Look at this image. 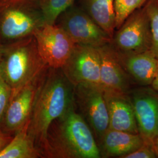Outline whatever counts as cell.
I'll use <instances>...</instances> for the list:
<instances>
[{
    "label": "cell",
    "mask_w": 158,
    "mask_h": 158,
    "mask_svg": "<svg viewBox=\"0 0 158 158\" xmlns=\"http://www.w3.org/2000/svg\"><path fill=\"white\" fill-rule=\"evenodd\" d=\"M74 93L61 69H47L28 119V132L40 151L51 124L74 105Z\"/></svg>",
    "instance_id": "1"
},
{
    "label": "cell",
    "mask_w": 158,
    "mask_h": 158,
    "mask_svg": "<svg viewBox=\"0 0 158 158\" xmlns=\"http://www.w3.org/2000/svg\"><path fill=\"white\" fill-rule=\"evenodd\" d=\"M40 152L42 158H101L90 127L75 104L51 124Z\"/></svg>",
    "instance_id": "2"
},
{
    "label": "cell",
    "mask_w": 158,
    "mask_h": 158,
    "mask_svg": "<svg viewBox=\"0 0 158 158\" xmlns=\"http://www.w3.org/2000/svg\"><path fill=\"white\" fill-rule=\"evenodd\" d=\"M42 60L34 35L3 46L0 71L14 96L48 68Z\"/></svg>",
    "instance_id": "3"
},
{
    "label": "cell",
    "mask_w": 158,
    "mask_h": 158,
    "mask_svg": "<svg viewBox=\"0 0 158 158\" xmlns=\"http://www.w3.org/2000/svg\"><path fill=\"white\" fill-rule=\"evenodd\" d=\"M44 23L39 0L0 3V44L4 46L31 36Z\"/></svg>",
    "instance_id": "4"
},
{
    "label": "cell",
    "mask_w": 158,
    "mask_h": 158,
    "mask_svg": "<svg viewBox=\"0 0 158 158\" xmlns=\"http://www.w3.org/2000/svg\"><path fill=\"white\" fill-rule=\"evenodd\" d=\"M74 99L77 111L90 127L98 145L109 126L104 89L101 85L80 84L74 86Z\"/></svg>",
    "instance_id": "5"
},
{
    "label": "cell",
    "mask_w": 158,
    "mask_h": 158,
    "mask_svg": "<svg viewBox=\"0 0 158 158\" xmlns=\"http://www.w3.org/2000/svg\"><path fill=\"white\" fill-rule=\"evenodd\" d=\"M111 44L116 51L123 55L151 51V23L144 6L130 14L115 31Z\"/></svg>",
    "instance_id": "6"
},
{
    "label": "cell",
    "mask_w": 158,
    "mask_h": 158,
    "mask_svg": "<svg viewBox=\"0 0 158 158\" xmlns=\"http://www.w3.org/2000/svg\"><path fill=\"white\" fill-rule=\"evenodd\" d=\"M75 44L99 48L111 42L112 38L81 8L72 6L55 23Z\"/></svg>",
    "instance_id": "7"
},
{
    "label": "cell",
    "mask_w": 158,
    "mask_h": 158,
    "mask_svg": "<svg viewBox=\"0 0 158 158\" xmlns=\"http://www.w3.org/2000/svg\"><path fill=\"white\" fill-rule=\"evenodd\" d=\"M37 48L46 65L61 69L72 54L75 44L56 23H44L34 32Z\"/></svg>",
    "instance_id": "8"
},
{
    "label": "cell",
    "mask_w": 158,
    "mask_h": 158,
    "mask_svg": "<svg viewBox=\"0 0 158 158\" xmlns=\"http://www.w3.org/2000/svg\"><path fill=\"white\" fill-rule=\"evenodd\" d=\"M61 69L74 86L82 83L100 85V60L98 48L75 44L72 54Z\"/></svg>",
    "instance_id": "9"
},
{
    "label": "cell",
    "mask_w": 158,
    "mask_h": 158,
    "mask_svg": "<svg viewBox=\"0 0 158 158\" xmlns=\"http://www.w3.org/2000/svg\"><path fill=\"white\" fill-rule=\"evenodd\" d=\"M127 95L131 102L139 133L145 141L153 144L158 133V92L142 86L131 89Z\"/></svg>",
    "instance_id": "10"
},
{
    "label": "cell",
    "mask_w": 158,
    "mask_h": 158,
    "mask_svg": "<svg viewBox=\"0 0 158 158\" xmlns=\"http://www.w3.org/2000/svg\"><path fill=\"white\" fill-rule=\"evenodd\" d=\"M48 68L12 97L1 122L0 129L15 135L28 121L40 86Z\"/></svg>",
    "instance_id": "11"
},
{
    "label": "cell",
    "mask_w": 158,
    "mask_h": 158,
    "mask_svg": "<svg viewBox=\"0 0 158 158\" xmlns=\"http://www.w3.org/2000/svg\"><path fill=\"white\" fill-rule=\"evenodd\" d=\"M97 48L100 55L102 87L127 93L132 89L134 81L125 70L118 52L111 43Z\"/></svg>",
    "instance_id": "12"
},
{
    "label": "cell",
    "mask_w": 158,
    "mask_h": 158,
    "mask_svg": "<svg viewBox=\"0 0 158 158\" xmlns=\"http://www.w3.org/2000/svg\"><path fill=\"white\" fill-rule=\"evenodd\" d=\"M104 93L108 114V129L139 133L134 109L127 93L106 89Z\"/></svg>",
    "instance_id": "13"
},
{
    "label": "cell",
    "mask_w": 158,
    "mask_h": 158,
    "mask_svg": "<svg viewBox=\"0 0 158 158\" xmlns=\"http://www.w3.org/2000/svg\"><path fill=\"white\" fill-rule=\"evenodd\" d=\"M145 142L139 133L108 129L98 146L101 157H119L135 151Z\"/></svg>",
    "instance_id": "14"
},
{
    "label": "cell",
    "mask_w": 158,
    "mask_h": 158,
    "mask_svg": "<svg viewBox=\"0 0 158 158\" xmlns=\"http://www.w3.org/2000/svg\"><path fill=\"white\" fill-rule=\"evenodd\" d=\"M118 53L125 70L134 81L142 86L151 85L158 72V59L151 51L131 55Z\"/></svg>",
    "instance_id": "15"
},
{
    "label": "cell",
    "mask_w": 158,
    "mask_h": 158,
    "mask_svg": "<svg viewBox=\"0 0 158 158\" xmlns=\"http://www.w3.org/2000/svg\"><path fill=\"white\" fill-rule=\"evenodd\" d=\"M28 121L15 134L11 141L1 152L0 158H42L28 132Z\"/></svg>",
    "instance_id": "16"
},
{
    "label": "cell",
    "mask_w": 158,
    "mask_h": 158,
    "mask_svg": "<svg viewBox=\"0 0 158 158\" xmlns=\"http://www.w3.org/2000/svg\"><path fill=\"white\" fill-rule=\"evenodd\" d=\"M85 11L111 38L116 29L114 0H83Z\"/></svg>",
    "instance_id": "17"
},
{
    "label": "cell",
    "mask_w": 158,
    "mask_h": 158,
    "mask_svg": "<svg viewBox=\"0 0 158 158\" xmlns=\"http://www.w3.org/2000/svg\"><path fill=\"white\" fill-rule=\"evenodd\" d=\"M76 0H39L45 23L55 24L59 16L73 6Z\"/></svg>",
    "instance_id": "18"
},
{
    "label": "cell",
    "mask_w": 158,
    "mask_h": 158,
    "mask_svg": "<svg viewBox=\"0 0 158 158\" xmlns=\"http://www.w3.org/2000/svg\"><path fill=\"white\" fill-rule=\"evenodd\" d=\"M149 0H114L116 29L119 28L130 14L137 9L142 7Z\"/></svg>",
    "instance_id": "19"
},
{
    "label": "cell",
    "mask_w": 158,
    "mask_h": 158,
    "mask_svg": "<svg viewBox=\"0 0 158 158\" xmlns=\"http://www.w3.org/2000/svg\"><path fill=\"white\" fill-rule=\"evenodd\" d=\"M144 6L151 23L152 35L151 51L158 59V0H149Z\"/></svg>",
    "instance_id": "20"
},
{
    "label": "cell",
    "mask_w": 158,
    "mask_h": 158,
    "mask_svg": "<svg viewBox=\"0 0 158 158\" xmlns=\"http://www.w3.org/2000/svg\"><path fill=\"white\" fill-rule=\"evenodd\" d=\"M12 89L0 71V124L10 103Z\"/></svg>",
    "instance_id": "21"
},
{
    "label": "cell",
    "mask_w": 158,
    "mask_h": 158,
    "mask_svg": "<svg viewBox=\"0 0 158 158\" xmlns=\"http://www.w3.org/2000/svg\"><path fill=\"white\" fill-rule=\"evenodd\" d=\"M157 155L152 143L145 141L135 151L125 155L123 158H155Z\"/></svg>",
    "instance_id": "22"
},
{
    "label": "cell",
    "mask_w": 158,
    "mask_h": 158,
    "mask_svg": "<svg viewBox=\"0 0 158 158\" xmlns=\"http://www.w3.org/2000/svg\"><path fill=\"white\" fill-rule=\"evenodd\" d=\"M14 136V134L6 132L0 129V152L11 141Z\"/></svg>",
    "instance_id": "23"
},
{
    "label": "cell",
    "mask_w": 158,
    "mask_h": 158,
    "mask_svg": "<svg viewBox=\"0 0 158 158\" xmlns=\"http://www.w3.org/2000/svg\"><path fill=\"white\" fill-rule=\"evenodd\" d=\"M152 88L158 92V72L151 84Z\"/></svg>",
    "instance_id": "24"
},
{
    "label": "cell",
    "mask_w": 158,
    "mask_h": 158,
    "mask_svg": "<svg viewBox=\"0 0 158 158\" xmlns=\"http://www.w3.org/2000/svg\"><path fill=\"white\" fill-rule=\"evenodd\" d=\"M153 145H154L155 151H156L157 157H158V135H157L155 139V141H154V143H153Z\"/></svg>",
    "instance_id": "25"
},
{
    "label": "cell",
    "mask_w": 158,
    "mask_h": 158,
    "mask_svg": "<svg viewBox=\"0 0 158 158\" xmlns=\"http://www.w3.org/2000/svg\"><path fill=\"white\" fill-rule=\"evenodd\" d=\"M2 50H3V46H2L0 44V58H1V55H2Z\"/></svg>",
    "instance_id": "26"
},
{
    "label": "cell",
    "mask_w": 158,
    "mask_h": 158,
    "mask_svg": "<svg viewBox=\"0 0 158 158\" xmlns=\"http://www.w3.org/2000/svg\"><path fill=\"white\" fill-rule=\"evenodd\" d=\"M0 1H1V0H0Z\"/></svg>",
    "instance_id": "27"
}]
</instances>
